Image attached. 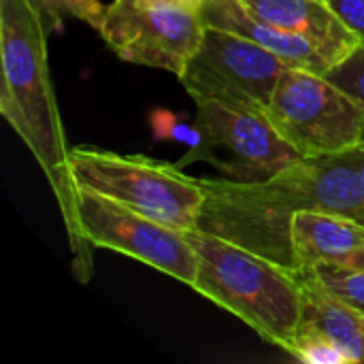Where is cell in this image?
I'll return each instance as SVG.
<instances>
[{"label": "cell", "instance_id": "1", "mask_svg": "<svg viewBox=\"0 0 364 364\" xmlns=\"http://www.w3.org/2000/svg\"><path fill=\"white\" fill-rule=\"evenodd\" d=\"M198 179L205 203L196 228L247 247L292 273L301 271L290 243L292 218L299 211L322 209L364 222L356 147L301 160L260 181Z\"/></svg>", "mask_w": 364, "mask_h": 364}, {"label": "cell", "instance_id": "2", "mask_svg": "<svg viewBox=\"0 0 364 364\" xmlns=\"http://www.w3.org/2000/svg\"><path fill=\"white\" fill-rule=\"evenodd\" d=\"M43 17L34 0H0V113L43 168L64 213L75 183L49 73Z\"/></svg>", "mask_w": 364, "mask_h": 364}, {"label": "cell", "instance_id": "3", "mask_svg": "<svg viewBox=\"0 0 364 364\" xmlns=\"http://www.w3.org/2000/svg\"><path fill=\"white\" fill-rule=\"evenodd\" d=\"M188 239L198 256L192 288L284 350L303 320V290L296 273L198 228L188 230Z\"/></svg>", "mask_w": 364, "mask_h": 364}, {"label": "cell", "instance_id": "4", "mask_svg": "<svg viewBox=\"0 0 364 364\" xmlns=\"http://www.w3.org/2000/svg\"><path fill=\"white\" fill-rule=\"evenodd\" d=\"M62 220L81 282H87L92 273V247L130 256L190 288L196 282L198 256L188 239V230L151 220L98 192L77 186Z\"/></svg>", "mask_w": 364, "mask_h": 364}, {"label": "cell", "instance_id": "5", "mask_svg": "<svg viewBox=\"0 0 364 364\" xmlns=\"http://www.w3.org/2000/svg\"><path fill=\"white\" fill-rule=\"evenodd\" d=\"M68 164L77 188L181 230L198 226L205 190L200 179L186 175L179 164L92 147H70Z\"/></svg>", "mask_w": 364, "mask_h": 364}, {"label": "cell", "instance_id": "6", "mask_svg": "<svg viewBox=\"0 0 364 364\" xmlns=\"http://www.w3.org/2000/svg\"><path fill=\"white\" fill-rule=\"evenodd\" d=\"M301 158L346 154L364 143V109L322 73L288 66L267 109Z\"/></svg>", "mask_w": 364, "mask_h": 364}, {"label": "cell", "instance_id": "7", "mask_svg": "<svg viewBox=\"0 0 364 364\" xmlns=\"http://www.w3.org/2000/svg\"><path fill=\"white\" fill-rule=\"evenodd\" d=\"M286 64L273 51L237 32L205 26L179 81L190 98L267 111Z\"/></svg>", "mask_w": 364, "mask_h": 364}, {"label": "cell", "instance_id": "8", "mask_svg": "<svg viewBox=\"0 0 364 364\" xmlns=\"http://www.w3.org/2000/svg\"><path fill=\"white\" fill-rule=\"evenodd\" d=\"M96 30L119 60L181 77L203 38L205 21L200 4L113 0L105 6Z\"/></svg>", "mask_w": 364, "mask_h": 364}, {"label": "cell", "instance_id": "9", "mask_svg": "<svg viewBox=\"0 0 364 364\" xmlns=\"http://www.w3.org/2000/svg\"><path fill=\"white\" fill-rule=\"evenodd\" d=\"M200 145L183 156L179 166L194 160L213 164L226 179L260 181L305 158L279 134L267 111L224 102L196 105Z\"/></svg>", "mask_w": 364, "mask_h": 364}, {"label": "cell", "instance_id": "10", "mask_svg": "<svg viewBox=\"0 0 364 364\" xmlns=\"http://www.w3.org/2000/svg\"><path fill=\"white\" fill-rule=\"evenodd\" d=\"M290 243L299 269L339 264L364 269V222L322 209H303L292 218Z\"/></svg>", "mask_w": 364, "mask_h": 364}, {"label": "cell", "instance_id": "11", "mask_svg": "<svg viewBox=\"0 0 364 364\" xmlns=\"http://www.w3.org/2000/svg\"><path fill=\"white\" fill-rule=\"evenodd\" d=\"M200 15L205 26L224 28L241 36H247L250 41L279 55L290 66L309 68L322 75H326L333 68V62L322 53V49L316 43L301 34L286 32L277 26L267 23L264 19L256 17L243 4V0H203Z\"/></svg>", "mask_w": 364, "mask_h": 364}, {"label": "cell", "instance_id": "12", "mask_svg": "<svg viewBox=\"0 0 364 364\" xmlns=\"http://www.w3.org/2000/svg\"><path fill=\"white\" fill-rule=\"evenodd\" d=\"M260 19L316 43L333 62H341L360 43L326 0H243Z\"/></svg>", "mask_w": 364, "mask_h": 364}, {"label": "cell", "instance_id": "13", "mask_svg": "<svg viewBox=\"0 0 364 364\" xmlns=\"http://www.w3.org/2000/svg\"><path fill=\"white\" fill-rule=\"evenodd\" d=\"M303 290V320L326 335L352 364H364V314L335 296L311 269L296 273Z\"/></svg>", "mask_w": 364, "mask_h": 364}, {"label": "cell", "instance_id": "14", "mask_svg": "<svg viewBox=\"0 0 364 364\" xmlns=\"http://www.w3.org/2000/svg\"><path fill=\"white\" fill-rule=\"evenodd\" d=\"M292 358L307 364H352L350 358L320 331L301 324L296 335L284 348Z\"/></svg>", "mask_w": 364, "mask_h": 364}, {"label": "cell", "instance_id": "15", "mask_svg": "<svg viewBox=\"0 0 364 364\" xmlns=\"http://www.w3.org/2000/svg\"><path fill=\"white\" fill-rule=\"evenodd\" d=\"M316 277L328 288L335 296L350 303L364 314V269L339 267V264H320L311 269Z\"/></svg>", "mask_w": 364, "mask_h": 364}, {"label": "cell", "instance_id": "16", "mask_svg": "<svg viewBox=\"0 0 364 364\" xmlns=\"http://www.w3.org/2000/svg\"><path fill=\"white\" fill-rule=\"evenodd\" d=\"M324 77L348 92L364 109V41L341 62H337Z\"/></svg>", "mask_w": 364, "mask_h": 364}, {"label": "cell", "instance_id": "17", "mask_svg": "<svg viewBox=\"0 0 364 364\" xmlns=\"http://www.w3.org/2000/svg\"><path fill=\"white\" fill-rule=\"evenodd\" d=\"M34 4L41 9V13L53 21L62 17H75L90 26H98L105 13V6L100 0H34Z\"/></svg>", "mask_w": 364, "mask_h": 364}, {"label": "cell", "instance_id": "18", "mask_svg": "<svg viewBox=\"0 0 364 364\" xmlns=\"http://www.w3.org/2000/svg\"><path fill=\"white\" fill-rule=\"evenodd\" d=\"M151 126H154V134L158 139H166V141H175V143L188 145L190 151L200 145V132H198L196 124L190 126V124L177 119L168 111H156L151 115Z\"/></svg>", "mask_w": 364, "mask_h": 364}, {"label": "cell", "instance_id": "19", "mask_svg": "<svg viewBox=\"0 0 364 364\" xmlns=\"http://www.w3.org/2000/svg\"><path fill=\"white\" fill-rule=\"evenodd\" d=\"M337 17L352 30V34L364 41V0H326Z\"/></svg>", "mask_w": 364, "mask_h": 364}, {"label": "cell", "instance_id": "20", "mask_svg": "<svg viewBox=\"0 0 364 364\" xmlns=\"http://www.w3.org/2000/svg\"><path fill=\"white\" fill-rule=\"evenodd\" d=\"M356 173H358V179H360V190H363L364 198V143H360L356 147Z\"/></svg>", "mask_w": 364, "mask_h": 364}, {"label": "cell", "instance_id": "21", "mask_svg": "<svg viewBox=\"0 0 364 364\" xmlns=\"http://www.w3.org/2000/svg\"><path fill=\"white\" fill-rule=\"evenodd\" d=\"M171 2H188V4H203V0H171Z\"/></svg>", "mask_w": 364, "mask_h": 364}]
</instances>
